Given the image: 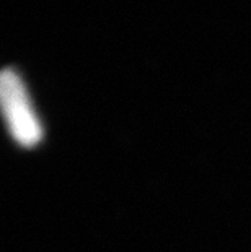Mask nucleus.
Masks as SVG:
<instances>
[{"mask_svg":"<svg viewBox=\"0 0 251 252\" xmlns=\"http://www.w3.org/2000/svg\"><path fill=\"white\" fill-rule=\"evenodd\" d=\"M0 98L5 122L13 140L21 147H35L42 138L41 122L31 104L23 82L13 68L3 70L0 77Z\"/></svg>","mask_w":251,"mask_h":252,"instance_id":"obj_1","label":"nucleus"}]
</instances>
